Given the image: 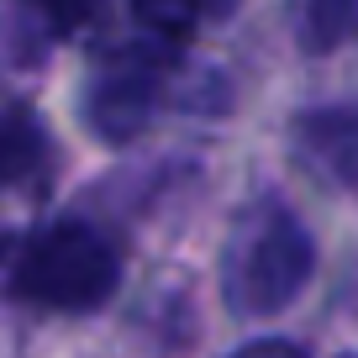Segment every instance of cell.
Instances as JSON below:
<instances>
[{
	"label": "cell",
	"instance_id": "6da1fadb",
	"mask_svg": "<svg viewBox=\"0 0 358 358\" xmlns=\"http://www.w3.org/2000/svg\"><path fill=\"white\" fill-rule=\"evenodd\" d=\"M311 232L285 206L264 201L237 222L222 253V295L237 316H280L311 285Z\"/></svg>",
	"mask_w": 358,
	"mask_h": 358
},
{
	"label": "cell",
	"instance_id": "7a4b0ae2",
	"mask_svg": "<svg viewBox=\"0 0 358 358\" xmlns=\"http://www.w3.org/2000/svg\"><path fill=\"white\" fill-rule=\"evenodd\" d=\"M116 280H122V264L111 243L85 222L37 227L11 268V290L43 311H95L116 295Z\"/></svg>",
	"mask_w": 358,
	"mask_h": 358
},
{
	"label": "cell",
	"instance_id": "3957f363",
	"mask_svg": "<svg viewBox=\"0 0 358 358\" xmlns=\"http://www.w3.org/2000/svg\"><path fill=\"white\" fill-rule=\"evenodd\" d=\"M164 95V53L158 48H122L85 85V127L101 143H132L158 111Z\"/></svg>",
	"mask_w": 358,
	"mask_h": 358
},
{
	"label": "cell",
	"instance_id": "277c9868",
	"mask_svg": "<svg viewBox=\"0 0 358 358\" xmlns=\"http://www.w3.org/2000/svg\"><path fill=\"white\" fill-rule=\"evenodd\" d=\"M295 137L337 190L358 195V111H311L295 122Z\"/></svg>",
	"mask_w": 358,
	"mask_h": 358
},
{
	"label": "cell",
	"instance_id": "5b68a950",
	"mask_svg": "<svg viewBox=\"0 0 358 358\" xmlns=\"http://www.w3.org/2000/svg\"><path fill=\"white\" fill-rule=\"evenodd\" d=\"M358 32V0H295V43L327 58Z\"/></svg>",
	"mask_w": 358,
	"mask_h": 358
},
{
	"label": "cell",
	"instance_id": "8992f818",
	"mask_svg": "<svg viewBox=\"0 0 358 358\" xmlns=\"http://www.w3.org/2000/svg\"><path fill=\"white\" fill-rule=\"evenodd\" d=\"M48 137L32 111H0V185H22L43 169Z\"/></svg>",
	"mask_w": 358,
	"mask_h": 358
},
{
	"label": "cell",
	"instance_id": "52a82bcc",
	"mask_svg": "<svg viewBox=\"0 0 358 358\" xmlns=\"http://www.w3.org/2000/svg\"><path fill=\"white\" fill-rule=\"evenodd\" d=\"M132 16L164 43H185V37L201 32V11L195 0H132Z\"/></svg>",
	"mask_w": 358,
	"mask_h": 358
},
{
	"label": "cell",
	"instance_id": "ba28073f",
	"mask_svg": "<svg viewBox=\"0 0 358 358\" xmlns=\"http://www.w3.org/2000/svg\"><path fill=\"white\" fill-rule=\"evenodd\" d=\"M32 6H37V16L48 22L53 37H79L95 16H101L106 0H32Z\"/></svg>",
	"mask_w": 358,
	"mask_h": 358
},
{
	"label": "cell",
	"instance_id": "9c48e42d",
	"mask_svg": "<svg viewBox=\"0 0 358 358\" xmlns=\"http://www.w3.org/2000/svg\"><path fill=\"white\" fill-rule=\"evenodd\" d=\"M232 358H306V348H301V343H290V337H264V343L237 348Z\"/></svg>",
	"mask_w": 358,
	"mask_h": 358
},
{
	"label": "cell",
	"instance_id": "30bf717a",
	"mask_svg": "<svg viewBox=\"0 0 358 358\" xmlns=\"http://www.w3.org/2000/svg\"><path fill=\"white\" fill-rule=\"evenodd\" d=\"M243 0H195V11H201V22H227V16L237 11Z\"/></svg>",
	"mask_w": 358,
	"mask_h": 358
},
{
	"label": "cell",
	"instance_id": "8fae6325",
	"mask_svg": "<svg viewBox=\"0 0 358 358\" xmlns=\"http://www.w3.org/2000/svg\"><path fill=\"white\" fill-rule=\"evenodd\" d=\"M348 358H358V353H348Z\"/></svg>",
	"mask_w": 358,
	"mask_h": 358
}]
</instances>
